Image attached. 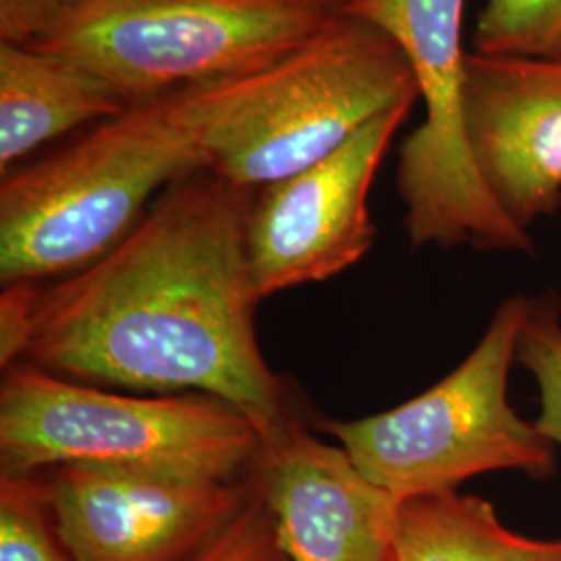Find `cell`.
<instances>
[{
    "label": "cell",
    "instance_id": "6da1fadb",
    "mask_svg": "<svg viewBox=\"0 0 561 561\" xmlns=\"http://www.w3.org/2000/svg\"><path fill=\"white\" fill-rule=\"evenodd\" d=\"M256 190L198 171L90 266L2 287L0 364L154 396L225 401L268 442L291 421L262 356L248 215Z\"/></svg>",
    "mask_w": 561,
    "mask_h": 561
},
{
    "label": "cell",
    "instance_id": "2e32d148",
    "mask_svg": "<svg viewBox=\"0 0 561 561\" xmlns=\"http://www.w3.org/2000/svg\"><path fill=\"white\" fill-rule=\"evenodd\" d=\"M516 360L533 373L539 385L541 412L535 426L542 437L561 445V322L556 301L530 300Z\"/></svg>",
    "mask_w": 561,
    "mask_h": 561
},
{
    "label": "cell",
    "instance_id": "9c48e42d",
    "mask_svg": "<svg viewBox=\"0 0 561 561\" xmlns=\"http://www.w3.org/2000/svg\"><path fill=\"white\" fill-rule=\"evenodd\" d=\"M414 101L366 123L322 161L256 190L248 215V256L262 300L331 279L377 240L368 192L389 141Z\"/></svg>",
    "mask_w": 561,
    "mask_h": 561
},
{
    "label": "cell",
    "instance_id": "5b68a950",
    "mask_svg": "<svg viewBox=\"0 0 561 561\" xmlns=\"http://www.w3.org/2000/svg\"><path fill=\"white\" fill-rule=\"evenodd\" d=\"M340 0H76L36 46L76 60L127 102L229 80L287 57Z\"/></svg>",
    "mask_w": 561,
    "mask_h": 561
},
{
    "label": "cell",
    "instance_id": "ac0fdd59",
    "mask_svg": "<svg viewBox=\"0 0 561 561\" xmlns=\"http://www.w3.org/2000/svg\"><path fill=\"white\" fill-rule=\"evenodd\" d=\"M76 0H0V41L36 46Z\"/></svg>",
    "mask_w": 561,
    "mask_h": 561
},
{
    "label": "cell",
    "instance_id": "ffe728a7",
    "mask_svg": "<svg viewBox=\"0 0 561 561\" xmlns=\"http://www.w3.org/2000/svg\"><path fill=\"white\" fill-rule=\"evenodd\" d=\"M561 561V560H560Z\"/></svg>",
    "mask_w": 561,
    "mask_h": 561
},
{
    "label": "cell",
    "instance_id": "7c38bea8",
    "mask_svg": "<svg viewBox=\"0 0 561 561\" xmlns=\"http://www.w3.org/2000/svg\"><path fill=\"white\" fill-rule=\"evenodd\" d=\"M131 102L80 62L30 46L0 44V171L48 141L94 121L121 115Z\"/></svg>",
    "mask_w": 561,
    "mask_h": 561
},
{
    "label": "cell",
    "instance_id": "ba28073f",
    "mask_svg": "<svg viewBox=\"0 0 561 561\" xmlns=\"http://www.w3.org/2000/svg\"><path fill=\"white\" fill-rule=\"evenodd\" d=\"M44 472L55 526L73 561L194 560L254 486V470L236 481L101 463Z\"/></svg>",
    "mask_w": 561,
    "mask_h": 561
},
{
    "label": "cell",
    "instance_id": "7a4b0ae2",
    "mask_svg": "<svg viewBox=\"0 0 561 561\" xmlns=\"http://www.w3.org/2000/svg\"><path fill=\"white\" fill-rule=\"evenodd\" d=\"M178 101L206 171L261 190L333 154L382 113L419 101V88L398 42L341 11L277 62L183 88Z\"/></svg>",
    "mask_w": 561,
    "mask_h": 561
},
{
    "label": "cell",
    "instance_id": "4fadbf2b",
    "mask_svg": "<svg viewBox=\"0 0 561 561\" xmlns=\"http://www.w3.org/2000/svg\"><path fill=\"white\" fill-rule=\"evenodd\" d=\"M561 541H537L503 526L491 503L458 491L403 500L391 561H560Z\"/></svg>",
    "mask_w": 561,
    "mask_h": 561
},
{
    "label": "cell",
    "instance_id": "d6986e66",
    "mask_svg": "<svg viewBox=\"0 0 561 561\" xmlns=\"http://www.w3.org/2000/svg\"><path fill=\"white\" fill-rule=\"evenodd\" d=\"M341 4H343V7H345V4H347V2H352V0H340Z\"/></svg>",
    "mask_w": 561,
    "mask_h": 561
},
{
    "label": "cell",
    "instance_id": "3957f363",
    "mask_svg": "<svg viewBox=\"0 0 561 561\" xmlns=\"http://www.w3.org/2000/svg\"><path fill=\"white\" fill-rule=\"evenodd\" d=\"M206 169L178 90L131 102L0 185V283H46L119 245L173 183Z\"/></svg>",
    "mask_w": 561,
    "mask_h": 561
},
{
    "label": "cell",
    "instance_id": "5bb4252c",
    "mask_svg": "<svg viewBox=\"0 0 561 561\" xmlns=\"http://www.w3.org/2000/svg\"><path fill=\"white\" fill-rule=\"evenodd\" d=\"M472 53L560 59L561 0H486L474 30Z\"/></svg>",
    "mask_w": 561,
    "mask_h": 561
},
{
    "label": "cell",
    "instance_id": "52a82bcc",
    "mask_svg": "<svg viewBox=\"0 0 561 561\" xmlns=\"http://www.w3.org/2000/svg\"><path fill=\"white\" fill-rule=\"evenodd\" d=\"M466 0H352L345 13L385 30L410 60L424 121L400 152L403 225L412 245L470 243L493 252H533V241L502 210L474 164L463 113Z\"/></svg>",
    "mask_w": 561,
    "mask_h": 561
},
{
    "label": "cell",
    "instance_id": "e0dca14e",
    "mask_svg": "<svg viewBox=\"0 0 561 561\" xmlns=\"http://www.w3.org/2000/svg\"><path fill=\"white\" fill-rule=\"evenodd\" d=\"M190 561H289L280 547L273 516L264 503L256 474L254 486L238 516L219 537Z\"/></svg>",
    "mask_w": 561,
    "mask_h": 561
},
{
    "label": "cell",
    "instance_id": "9a60e30c",
    "mask_svg": "<svg viewBox=\"0 0 561 561\" xmlns=\"http://www.w3.org/2000/svg\"><path fill=\"white\" fill-rule=\"evenodd\" d=\"M0 561H73L41 474H0Z\"/></svg>",
    "mask_w": 561,
    "mask_h": 561
},
{
    "label": "cell",
    "instance_id": "8fae6325",
    "mask_svg": "<svg viewBox=\"0 0 561 561\" xmlns=\"http://www.w3.org/2000/svg\"><path fill=\"white\" fill-rule=\"evenodd\" d=\"M289 561H391L400 502L368 481L343 447L287 422L254 468Z\"/></svg>",
    "mask_w": 561,
    "mask_h": 561
},
{
    "label": "cell",
    "instance_id": "30bf717a",
    "mask_svg": "<svg viewBox=\"0 0 561 561\" xmlns=\"http://www.w3.org/2000/svg\"><path fill=\"white\" fill-rule=\"evenodd\" d=\"M466 134L474 164L503 213L528 231L561 204V57L468 53Z\"/></svg>",
    "mask_w": 561,
    "mask_h": 561
},
{
    "label": "cell",
    "instance_id": "277c9868",
    "mask_svg": "<svg viewBox=\"0 0 561 561\" xmlns=\"http://www.w3.org/2000/svg\"><path fill=\"white\" fill-rule=\"evenodd\" d=\"M2 370L0 474L101 463L236 481L261 460L259 428L217 398L125 396L23 362Z\"/></svg>",
    "mask_w": 561,
    "mask_h": 561
},
{
    "label": "cell",
    "instance_id": "8992f818",
    "mask_svg": "<svg viewBox=\"0 0 561 561\" xmlns=\"http://www.w3.org/2000/svg\"><path fill=\"white\" fill-rule=\"evenodd\" d=\"M528 304L526 298L503 301L470 356L419 398L360 421L321 422L322 431L398 502L458 491L461 482L486 472L547 477L553 470V443L507 400Z\"/></svg>",
    "mask_w": 561,
    "mask_h": 561
}]
</instances>
